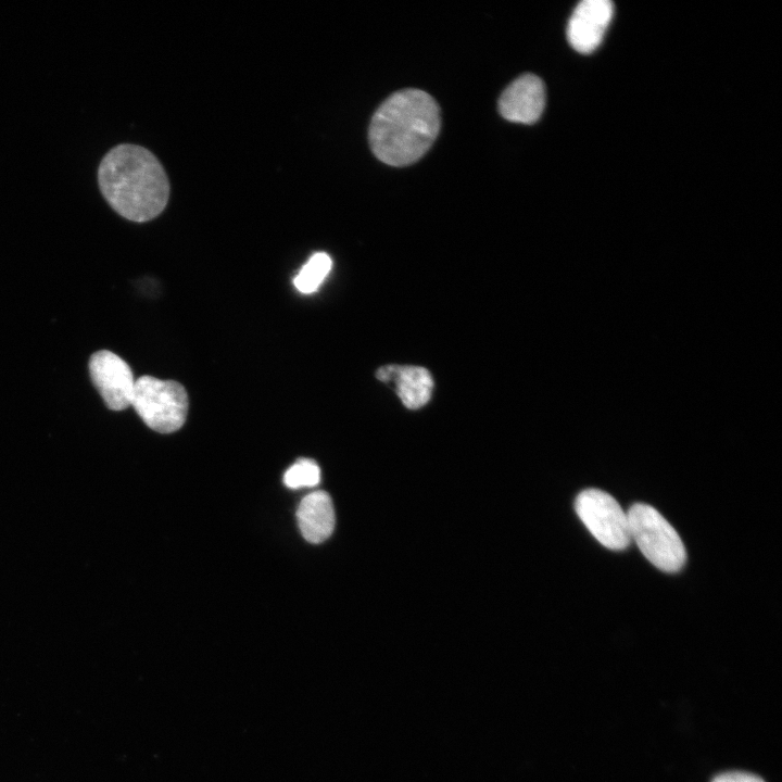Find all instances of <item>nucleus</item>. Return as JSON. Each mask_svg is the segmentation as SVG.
Here are the masks:
<instances>
[{
    "instance_id": "1",
    "label": "nucleus",
    "mask_w": 782,
    "mask_h": 782,
    "mask_svg": "<svg viewBox=\"0 0 782 782\" xmlns=\"http://www.w3.org/2000/svg\"><path fill=\"white\" fill-rule=\"evenodd\" d=\"M98 184L111 207L133 222H148L162 213L169 182L156 156L143 147L124 143L111 149L98 168Z\"/></svg>"
},
{
    "instance_id": "2",
    "label": "nucleus",
    "mask_w": 782,
    "mask_h": 782,
    "mask_svg": "<svg viewBox=\"0 0 782 782\" xmlns=\"http://www.w3.org/2000/svg\"><path fill=\"white\" fill-rule=\"evenodd\" d=\"M441 125L436 100L419 89L388 97L369 125V143L381 162L405 166L419 160L436 140Z\"/></svg>"
},
{
    "instance_id": "3",
    "label": "nucleus",
    "mask_w": 782,
    "mask_h": 782,
    "mask_svg": "<svg viewBox=\"0 0 782 782\" xmlns=\"http://www.w3.org/2000/svg\"><path fill=\"white\" fill-rule=\"evenodd\" d=\"M627 515L631 540L655 567L666 572H677L684 566V544L660 513L647 504L635 503Z\"/></svg>"
},
{
    "instance_id": "4",
    "label": "nucleus",
    "mask_w": 782,
    "mask_h": 782,
    "mask_svg": "<svg viewBox=\"0 0 782 782\" xmlns=\"http://www.w3.org/2000/svg\"><path fill=\"white\" fill-rule=\"evenodd\" d=\"M188 405L186 389L177 381L141 376L135 382L130 406L154 431L169 433L181 428Z\"/></svg>"
},
{
    "instance_id": "5",
    "label": "nucleus",
    "mask_w": 782,
    "mask_h": 782,
    "mask_svg": "<svg viewBox=\"0 0 782 782\" xmlns=\"http://www.w3.org/2000/svg\"><path fill=\"white\" fill-rule=\"evenodd\" d=\"M576 512L605 547L621 551L631 542L627 513L608 493L598 489H586L580 492L575 502Z\"/></svg>"
},
{
    "instance_id": "6",
    "label": "nucleus",
    "mask_w": 782,
    "mask_h": 782,
    "mask_svg": "<svg viewBox=\"0 0 782 782\" xmlns=\"http://www.w3.org/2000/svg\"><path fill=\"white\" fill-rule=\"evenodd\" d=\"M88 367L91 381L108 408L123 411L130 406L136 380L122 357L101 350L90 356Z\"/></svg>"
},
{
    "instance_id": "7",
    "label": "nucleus",
    "mask_w": 782,
    "mask_h": 782,
    "mask_svg": "<svg viewBox=\"0 0 782 782\" xmlns=\"http://www.w3.org/2000/svg\"><path fill=\"white\" fill-rule=\"evenodd\" d=\"M614 14L608 0H583L573 10L567 25V39L580 53L594 51L606 33Z\"/></svg>"
},
{
    "instance_id": "8",
    "label": "nucleus",
    "mask_w": 782,
    "mask_h": 782,
    "mask_svg": "<svg viewBox=\"0 0 782 782\" xmlns=\"http://www.w3.org/2000/svg\"><path fill=\"white\" fill-rule=\"evenodd\" d=\"M545 106L544 84L533 74H525L512 81L499 99L501 115L515 123H535Z\"/></svg>"
},
{
    "instance_id": "9",
    "label": "nucleus",
    "mask_w": 782,
    "mask_h": 782,
    "mask_svg": "<svg viewBox=\"0 0 782 782\" xmlns=\"http://www.w3.org/2000/svg\"><path fill=\"white\" fill-rule=\"evenodd\" d=\"M298 525L302 535L310 543H321L335 529V509L330 495L321 490L302 499L297 510Z\"/></svg>"
},
{
    "instance_id": "10",
    "label": "nucleus",
    "mask_w": 782,
    "mask_h": 782,
    "mask_svg": "<svg viewBox=\"0 0 782 782\" xmlns=\"http://www.w3.org/2000/svg\"><path fill=\"white\" fill-rule=\"evenodd\" d=\"M391 381L394 382L396 394L407 408H420L431 398L433 379L424 367L396 365Z\"/></svg>"
},
{
    "instance_id": "11",
    "label": "nucleus",
    "mask_w": 782,
    "mask_h": 782,
    "mask_svg": "<svg viewBox=\"0 0 782 782\" xmlns=\"http://www.w3.org/2000/svg\"><path fill=\"white\" fill-rule=\"evenodd\" d=\"M331 267L330 256L325 252H317L302 266L293 283L301 293H313L325 280Z\"/></svg>"
},
{
    "instance_id": "12",
    "label": "nucleus",
    "mask_w": 782,
    "mask_h": 782,
    "mask_svg": "<svg viewBox=\"0 0 782 782\" xmlns=\"http://www.w3.org/2000/svg\"><path fill=\"white\" fill-rule=\"evenodd\" d=\"M320 481L318 465L307 458H302L290 466L283 475V482L288 488L300 489L315 487Z\"/></svg>"
},
{
    "instance_id": "13",
    "label": "nucleus",
    "mask_w": 782,
    "mask_h": 782,
    "mask_svg": "<svg viewBox=\"0 0 782 782\" xmlns=\"http://www.w3.org/2000/svg\"><path fill=\"white\" fill-rule=\"evenodd\" d=\"M711 782H765L758 775L742 771H731L718 774Z\"/></svg>"
}]
</instances>
